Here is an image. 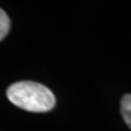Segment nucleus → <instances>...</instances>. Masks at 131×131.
<instances>
[{
    "label": "nucleus",
    "instance_id": "obj_2",
    "mask_svg": "<svg viewBox=\"0 0 131 131\" xmlns=\"http://www.w3.org/2000/svg\"><path fill=\"white\" fill-rule=\"evenodd\" d=\"M121 115L127 126L131 129V94H126L120 103Z\"/></svg>",
    "mask_w": 131,
    "mask_h": 131
},
{
    "label": "nucleus",
    "instance_id": "obj_3",
    "mask_svg": "<svg viewBox=\"0 0 131 131\" xmlns=\"http://www.w3.org/2000/svg\"><path fill=\"white\" fill-rule=\"evenodd\" d=\"M10 30V19L2 9H0V40L6 37Z\"/></svg>",
    "mask_w": 131,
    "mask_h": 131
},
{
    "label": "nucleus",
    "instance_id": "obj_1",
    "mask_svg": "<svg viewBox=\"0 0 131 131\" xmlns=\"http://www.w3.org/2000/svg\"><path fill=\"white\" fill-rule=\"evenodd\" d=\"M7 97L19 108L33 113L49 112L56 105L54 93L47 86L33 81L15 82L10 85Z\"/></svg>",
    "mask_w": 131,
    "mask_h": 131
}]
</instances>
